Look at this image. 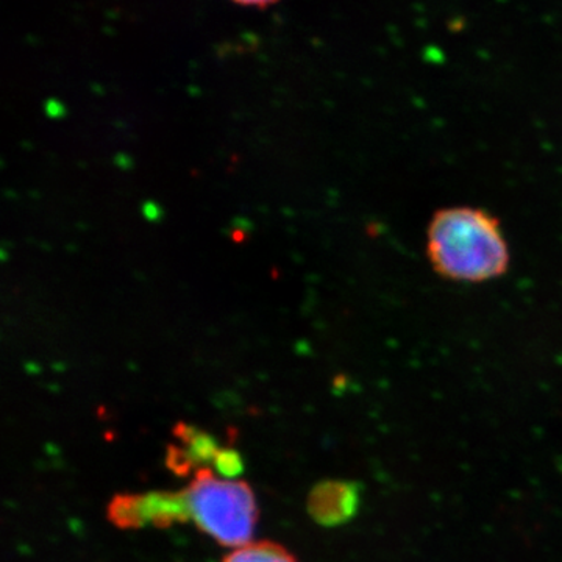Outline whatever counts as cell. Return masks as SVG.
Returning <instances> with one entry per match:
<instances>
[{"label":"cell","mask_w":562,"mask_h":562,"mask_svg":"<svg viewBox=\"0 0 562 562\" xmlns=\"http://www.w3.org/2000/svg\"><path fill=\"white\" fill-rule=\"evenodd\" d=\"M432 271L454 283H486L509 269L512 254L501 221L476 206H449L432 214L427 228Z\"/></svg>","instance_id":"6da1fadb"},{"label":"cell","mask_w":562,"mask_h":562,"mask_svg":"<svg viewBox=\"0 0 562 562\" xmlns=\"http://www.w3.org/2000/svg\"><path fill=\"white\" fill-rule=\"evenodd\" d=\"M180 494L187 519L222 547L254 541L260 512L249 483L201 468Z\"/></svg>","instance_id":"7a4b0ae2"},{"label":"cell","mask_w":562,"mask_h":562,"mask_svg":"<svg viewBox=\"0 0 562 562\" xmlns=\"http://www.w3.org/2000/svg\"><path fill=\"white\" fill-rule=\"evenodd\" d=\"M361 494V484L327 480L313 487L306 506L314 522L338 527L349 522L360 512Z\"/></svg>","instance_id":"3957f363"},{"label":"cell","mask_w":562,"mask_h":562,"mask_svg":"<svg viewBox=\"0 0 562 562\" xmlns=\"http://www.w3.org/2000/svg\"><path fill=\"white\" fill-rule=\"evenodd\" d=\"M222 562H299L279 542L273 541H250L241 547L232 549L225 554Z\"/></svg>","instance_id":"277c9868"},{"label":"cell","mask_w":562,"mask_h":562,"mask_svg":"<svg viewBox=\"0 0 562 562\" xmlns=\"http://www.w3.org/2000/svg\"><path fill=\"white\" fill-rule=\"evenodd\" d=\"M235 2L243 3V5L265 7L276 2V0H235Z\"/></svg>","instance_id":"5b68a950"}]
</instances>
